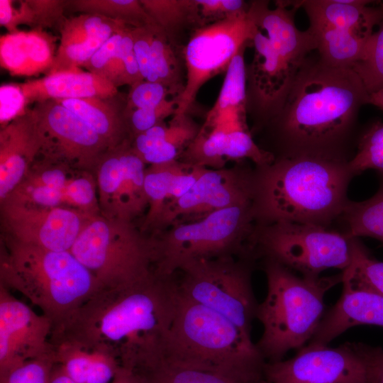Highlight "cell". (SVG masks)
<instances>
[{
	"label": "cell",
	"mask_w": 383,
	"mask_h": 383,
	"mask_svg": "<svg viewBox=\"0 0 383 383\" xmlns=\"http://www.w3.org/2000/svg\"><path fill=\"white\" fill-rule=\"evenodd\" d=\"M177 284L155 272L138 283L101 288L52 326L50 343L69 341L145 374L162 361L175 315Z\"/></svg>",
	"instance_id": "6da1fadb"
},
{
	"label": "cell",
	"mask_w": 383,
	"mask_h": 383,
	"mask_svg": "<svg viewBox=\"0 0 383 383\" xmlns=\"http://www.w3.org/2000/svg\"><path fill=\"white\" fill-rule=\"evenodd\" d=\"M367 91L351 68L307 59L277 115L270 120L276 157L315 155L350 161L348 148Z\"/></svg>",
	"instance_id": "7a4b0ae2"
},
{
	"label": "cell",
	"mask_w": 383,
	"mask_h": 383,
	"mask_svg": "<svg viewBox=\"0 0 383 383\" xmlns=\"http://www.w3.org/2000/svg\"><path fill=\"white\" fill-rule=\"evenodd\" d=\"M349 161L315 155L276 157L253 174L257 226L277 222L333 227L349 199Z\"/></svg>",
	"instance_id": "3957f363"
},
{
	"label": "cell",
	"mask_w": 383,
	"mask_h": 383,
	"mask_svg": "<svg viewBox=\"0 0 383 383\" xmlns=\"http://www.w3.org/2000/svg\"><path fill=\"white\" fill-rule=\"evenodd\" d=\"M162 363L265 382L266 360L251 336L221 314L187 299L179 289Z\"/></svg>",
	"instance_id": "277c9868"
},
{
	"label": "cell",
	"mask_w": 383,
	"mask_h": 383,
	"mask_svg": "<svg viewBox=\"0 0 383 383\" xmlns=\"http://www.w3.org/2000/svg\"><path fill=\"white\" fill-rule=\"evenodd\" d=\"M0 284L22 294L59 323L102 288L70 251H53L4 237Z\"/></svg>",
	"instance_id": "5b68a950"
},
{
	"label": "cell",
	"mask_w": 383,
	"mask_h": 383,
	"mask_svg": "<svg viewBox=\"0 0 383 383\" xmlns=\"http://www.w3.org/2000/svg\"><path fill=\"white\" fill-rule=\"evenodd\" d=\"M264 271L267 292L256 313L263 332L255 345L266 362H276L312 338L326 313L325 294L342 282L343 273L299 276L269 260H265Z\"/></svg>",
	"instance_id": "8992f818"
},
{
	"label": "cell",
	"mask_w": 383,
	"mask_h": 383,
	"mask_svg": "<svg viewBox=\"0 0 383 383\" xmlns=\"http://www.w3.org/2000/svg\"><path fill=\"white\" fill-rule=\"evenodd\" d=\"M256 226L252 202L172 226L152 237L155 273L173 277L177 271L193 261L238 252L251 255Z\"/></svg>",
	"instance_id": "52a82bcc"
},
{
	"label": "cell",
	"mask_w": 383,
	"mask_h": 383,
	"mask_svg": "<svg viewBox=\"0 0 383 383\" xmlns=\"http://www.w3.org/2000/svg\"><path fill=\"white\" fill-rule=\"evenodd\" d=\"M70 251L102 288L129 286L155 272L152 238L133 222L92 216Z\"/></svg>",
	"instance_id": "ba28073f"
},
{
	"label": "cell",
	"mask_w": 383,
	"mask_h": 383,
	"mask_svg": "<svg viewBox=\"0 0 383 383\" xmlns=\"http://www.w3.org/2000/svg\"><path fill=\"white\" fill-rule=\"evenodd\" d=\"M354 239L334 227L277 222L256 226L251 249L252 255L317 277L327 269L343 271L350 265Z\"/></svg>",
	"instance_id": "9c48e42d"
},
{
	"label": "cell",
	"mask_w": 383,
	"mask_h": 383,
	"mask_svg": "<svg viewBox=\"0 0 383 383\" xmlns=\"http://www.w3.org/2000/svg\"><path fill=\"white\" fill-rule=\"evenodd\" d=\"M177 287L187 299L227 318L250 336L258 304L248 262L233 255L191 262L179 270Z\"/></svg>",
	"instance_id": "30bf717a"
},
{
	"label": "cell",
	"mask_w": 383,
	"mask_h": 383,
	"mask_svg": "<svg viewBox=\"0 0 383 383\" xmlns=\"http://www.w3.org/2000/svg\"><path fill=\"white\" fill-rule=\"evenodd\" d=\"M257 28L248 9L203 26L193 33L184 48L186 82L181 94L175 97L178 104L174 116L187 114L201 87L226 71L238 51L252 42Z\"/></svg>",
	"instance_id": "8fae6325"
},
{
	"label": "cell",
	"mask_w": 383,
	"mask_h": 383,
	"mask_svg": "<svg viewBox=\"0 0 383 383\" xmlns=\"http://www.w3.org/2000/svg\"><path fill=\"white\" fill-rule=\"evenodd\" d=\"M266 383H369L362 343L307 344L286 360L266 362Z\"/></svg>",
	"instance_id": "7c38bea8"
},
{
	"label": "cell",
	"mask_w": 383,
	"mask_h": 383,
	"mask_svg": "<svg viewBox=\"0 0 383 383\" xmlns=\"http://www.w3.org/2000/svg\"><path fill=\"white\" fill-rule=\"evenodd\" d=\"M253 174L254 170L242 166L206 167L190 189L164 210L152 231L156 235L172 226L201 219L221 209L252 203Z\"/></svg>",
	"instance_id": "4fadbf2b"
},
{
	"label": "cell",
	"mask_w": 383,
	"mask_h": 383,
	"mask_svg": "<svg viewBox=\"0 0 383 383\" xmlns=\"http://www.w3.org/2000/svg\"><path fill=\"white\" fill-rule=\"evenodd\" d=\"M43 138L40 156L94 173L101 156L113 148L75 113L55 100L33 107Z\"/></svg>",
	"instance_id": "5bb4252c"
},
{
	"label": "cell",
	"mask_w": 383,
	"mask_h": 383,
	"mask_svg": "<svg viewBox=\"0 0 383 383\" xmlns=\"http://www.w3.org/2000/svg\"><path fill=\"white\" fill-rule=\"evenodd\" d=\"M131 143L128 138L109 149L94 171L100 213L106 218L133 222L148 207L145 164L132 150Z\"/></svg>",
	"instance_id": "9a60e30c"
},
{
	"label": "cell",
	"mask_w": 383,
	"mask_h": 383,
	"mask_svg": "<svg viewBox=\"0 0 383 383\" xmlns=\"http://www.w3.org/2000/svg\"><path fill=\"white\" fill-rule=\"evenodd\" d=\"M0 204L4 236L53 251H70L93 216L68 206L30 207L6 201Z\"/></svg>",
	"instance_id": "2e32d148"
},
{
	"label": "cell",
	"mask_w": 383,
	"mask_h": 383,
	"mask_svg": "<svg viewBox=\"0 0 383 383\" xmlns=\"http://www.w3.org/2000/svg\"><path fill=\"white\" fill-rule=\"evenodd\" d=\"M52 322L0 284V374L52 350Z\"/></svg>",
	"instance_id": "e0dca14e"
},
{
	"label": "cell",
	"mask_w": 383,
	"mask_h": 383,
	"mask_svg": "<svg viewBox=\"0 0 383 383\" xmlns=\"http://www.w3.org/2000/svg\"><path fill=\"white\" fill-rule=\"evenodd\" d=\"M252 43L255 48L250 73L252 96L262 116L270 121L281 111L301 67L284 57L259 28Z\"/></svg>",
	"instance_id": "ac0fdd59"
},
{
	"label": "cell",
	"mask_w": 383,
	"mask_h": 383,
	"mask_svg": "<svg viewBox=\"0 0 383 383\" xmlns=\"http://www.w3.org/2000/svg\"><path fill=\"white\" fill-rule=\"evenodd\" d=\"M343 273V292L338 301L326 311L308 344L328 345L348 329L359 325L383 327V296Z\"/></svg>",
	"instance_id": "d6986e66"
},
{
	"label": "cell",
	"mask_w": 383,
	"mask_h": 383,
	"mask_svg": "<svg viewBox=\"0 0 383 383\" xmlns=\"http://www.w3.org/2000/svg\"><path fill=\"white\" fill-rule=\"evenodd\" d=\"M42 148V135L33 108L1 128L0 201L24 179Z\"/></svg>",
	"instance_id": "ffe728a7"
},
{
	"label": "cell",
	"mask_w": 383,
	"mask_h": 383,
	"mask_svg": "<svg viewBox=\"0 0 383 383\" xmlns=\"http://www.w3.org/2000/svg\"><path fill=\"white\" fill-rule=\"evenodd\" d=\"M287 3H277L270 9L266 1H253L249 12L260 30H265L274 48L287 60L302 67L309 54L316 50V42L308 29L299 30L294 23V14L296 9L292 6L287 9Z\"/></svg>",
	"instance_id": "44dd1931"
},
{
	"label": "cell",
	"mask_w": 383,
	"mask_h": 383,
	"mask_svg": "<svg viewBox=\"0 0 383 383\" xmlns=\"http://www.w3.org/2000/svg\"><path fill=\"white\" fill-rule=\"evenodd\" d=\"M205 168L179 160L146 168L145 189L148 207L140 231H152L164 210L190 189Z\"/></svg>",
	"instance_id": "7402d4cb"
},
{
	"label": "cell",
	"mask_w": 383,
	"mask_h": 383,
	"mask_svg": "<svg viewBox=\"0 0 383 383\" xmlns=\"http://www.w3.org/2000/svg\"><path fill=\"white\" fill-rule=\"evenodd\" d=\"M57 38L42 29L19 30L0 37L1 67L13 76L48 74L57 49Z\"/></svg>",
	"instance_id": "603a6c76"
},
{
	"label": "cell",
	"mask_w": 383,
	"mask_h": 383,
	"mask_svg": "<svg viewBox=\"0 0 383 383\" xmlns=\"http://www.w3.org/2000/svg\"><path fill=\"white\" fill-rule=\"evenodd\" d=\"M19 84L28 104L90 97L111 99L118 94V88L110 81L80 68L47 74Z\"/></svg>",
	"instance_id": "cb8c5ba5"
},
{
	"label": "cell",
	"mask_w": 383,
	"mask_h": 383,
	"mask_svg": "<svg viewBox=\"0 0 383 383\" xmlns=\"http://www.w3.org/2000/svg\"><path fill=\"white\" fill-rule=\"evenodd\" d=\"M199 129L188 114L173 116L168 124L162 122L132 138L131 149L145 165L178 160Z\"/></svg>",
	"instance_id": "d4e9b609"
},
{
	"label": "cell",
	"mask_w": 383,
	"mask_h": 383,
	"mask_svg": "<svg viewBox=\"0 0 383 383\" xmlns=\"http://www.w3.org/2000/svg\"><path fill=\"white\" fill-rule=\"evenodd\" d=\"M363 0H306L293 1L296 9L302 7L310 22L321 23L333 27L353 30L366 37L383 18V3L369 6Z\"/></svg>",
	"instance_id": "484cf974"
},
{
	"label": "cell",
	"mask_w": 383,
	"mask_h": 383,
	"mask_svg": "<svg viewBox=\"0 0 383 383\" xmlns=\"http://www.w3.org/2000/svg\"><path fill=\"white\" fill-rule=\"evenodd\" d=\"M247 45L235 55L226 70L218 96L209 111L204 126L222 124L248 126L245 119L247 99L244 60Z\"/></svg>",
	"instance_id": "4316f807"
},
{
	"label": "cell",
	"mask_w": 383,
	"mask_h": 383,
	"mask_svg": "<svg viewBox=\"0 0 383 383\" xmlns=\"http://www.w3.org/2000/svg\"><path fill=\"white\" fill-rule=\"evenodd\" d=\"M96 97L55 100L78 116L113 147L121 145L129 134L123 111ZM124 110V109H123Z\"/></svg>",
	"instance_id": "83f0119b"
},
{
	"label": "cell",
	"mask_w": 383,
	"mask_h": 383,
	"mask_svg": "<svg viewBox=\"0 0 383 383\" xmlns=\"http://www.w3.org/2000/svg\"><path fill=\"white\" fill-rule=\"evenodd\" d=\"M308 29L315 38L320 59L339 68L352 69L361 59L370 37L317 22H310Z\"/></svg>",
	"instance_id": "f1b7e54d"
},
{
	"label": "cell",
	"mask_w": 383,
	"mask_h": 383,
	"mask_svg": "<svg viewBox=\"0 0 383 383\" xmlns=\"http://www.w3.org/2000/svg\"><path fill=\"white\" fill-rule=\"evenodd\" d=\"M377 192L363 201L348 202L338 224L339 230L354 238L371 237L383 243V176Z\"/></svg>",
	"instance_id": "f546056e"
},
{
	"label": "cell",
	"mask_w": 383,
	"mask_h": 383,
	"mask_svg": "<svg viewBox=\"0 0 383 383\" xmlns=\"http://www.w3.org/2000/svg\"><path fill=\"white\" fill-rule=\"evenodd\" d=\"M67 10L100 15L133 28L156 25L140 0H68Z\"/></svg>",
	"instance_id": "4dcf8cb0"
},
{
	"label": "cell",
	"mask_w": 383,
	"mask_h": 383,
	"mask_svg": "<svg viewBox=\"0 0 383 383\" xmlns=\"http://www.w3.org/2000/svg\"><path fill=\"white\" fill-rule=\"evenodd\" d=\"M140 2L169 40L182 28L201 18L195 0H140Z\"/></svg>",
	"instance_id": "1f68e13d"
},
{
	"label": "cell",
	"mask_w": 383,
	"mask_h": 383,
	"mask_svg": "<svg viewBox=\"0 0 383 383\" xmlns=\"http://www.w3.org/2000/svg\"><path fill=\"white\" fill-rule=\"evenodd\" d=\"M146 81L160 83L178 96L184 89L173 48L165 32L158 26L154 34L150 52V72ZM175 96V97H177Z\"/></svg>",
	"instance_id": "d6a6232c"
},
{
	"label": "cell",
	"mask_w": 383,
	"mask_h": 383,
	"mask_svg": "<svg viewBox=\"0 0 383 383\" xmlns=\"http://www.w3.org/2000/svg\"><path fill=\"white\" fill-rule=\"evenodd\" d=\"M126 26L114 21L84 42L68 45H59L52 67L48 74L79 69L113 33Z\"/></svg>",
	"instance_id": "836d02e7"
},
{
	"label": "cell",
	"mask_w": 383,
	"mask_h": 383,
	"mask_svg": "<svg viewBox=\"0 0 383 383\" xmlns=\"http://www.w3.org/2000/svg\"><path fill=\"white\" fill-rule=\"evenodd\" d=\"M379 26L369 38L361 59L352 68L368 94L383 87V18Z\"/></svg>",
	"instance_id": "e575fe53"
},
{
	"label": "cell",
	"mask_w": 383,
	"mask_h": 383,
	"mask_svg": "<svg viewBox=\"0 0 383 383\" xmlns=\"http://www.w3.org/2000/svg\"><path fill=\"white\" fill-rule=\"evenodd\" d=\"M64 204L89 215H101L95 175L77 171L62 189Z\"/></svg>",
	"instance_id": "d590c367"
},
{
	"label": "cell",
	"mask_w": 383,
	"mask_h": 383,
	"mask_svg": "<svg viewBox=\"0 0 383 383\" xmlns=\"http://www.w3.org/2000/svg\"><path fill=\"white\" fill-rule=\"evenodd\" d=\"M354 176L367 170L383 176V123L371 125L358 140L357 150L348 162Z\"/></svg>",
	"instance_id": "8d00e7d4"
},
{
	"label": "cell",
	"mask_w": 383,
	"mask_h": 383,
	"mask_svg": "<svg viewBox=\"0 0 383 383\" xmlns=\"http://www.w3.org/2000/svg\"><path fill=\"white\" fill-rule=\"evenodd\" d=\"M142 375L145 383H266L246 382L218 373L163 363Z\"/></svg>",
	"instance_id": "74e56055"
},
{
	"label": "cell",
	"mask_w": 383,
	"mask_h": 383,
	"mask_svg": "<svg viewBox=\"0 0 383 383\" xmlns=\"http://www.w3.org/2000/svg\"><path fill=\"white\" fill-rule=\"evenodd\" d=\"M345 270L383 296V261L374 258L358 238L354 239L352 262Z\"/></svg>",
	"instance_id": "f35d334b"
},
{
	"label": "cell",
	"mask_w": 383,
	"mask_h": 383,
	"mask_svg": "<svg viewBox=\"0 0 383 383\" xmlns=\"http://www.w3.org/2000/svg\"><path fill=\"white\" fill-rule=\"evenodd\" d=\"M77 171L67 164L39 156L21 182L33 186L62 189Z\"/></svg>",
	"instance_id": "ab89813d"
},
{
	"label": "cell",
	"mask_w": 383,
	"mask_h": 383,
	"mask_svg": "<svg viewBox=\"0 0 383 383\" xmlns=\"http://www.w3.org/2000/svg\"><path fill=\"white\" fill-rule=\"evenodd\" d=\"M114 20L92 13H81L66 18L59 28L60 45H68L84 42L97 34L104 27Z\"/></svg>",
	"instance_id": "60d3db41"
},
{
	"label": "cell",
	"mask_w": 383,
	"mask_h": 383,
	"mask_svg": "<svg viewBox=\"0 0 383 383\" xmlns=\"http://www.w3.org/2000/svg\"><path fill=\"white\" fill-rule=\"evenodd\" d=\"M30 206L53 208L66 206L62 189L33 186L21 182L1 202Z\"/></svg>",
	"instance_id": "b9f144b4"
},
{
	"label": "cell",
	"mask_w": 383,
	"mask_h": 383,
	"mask_svg": "<svg viewBox=\"0 0 383 383\" xmlns=\"http://www.w3.org/2000/svg\"><path fill=\"white\" fill-rule=\"evenodd\" d=\"M55 364L54 350L0 374V383H48Z\"/></svg>",
	"instance_id": "7bdbcfd3"
},
{
	"label": "cell",
	"mask_w": 383,
	"mask_h": 383,
	"mask_svg": "<svg viewBox=\"0 0 383 383\" xmlns=\"http://www.w3.org/2000/svg\"><path fill=\"white\" fill-rule=\"evenodd\" d=\"M177 100L174 97L172 99H166L155 107L123 113L131 138L162 123L167 117L174 116L177 111Z\"/></svg>",
	"instance_id": "ee69618b"
},
{
	"label": "cell",
	"mask_w": 383,
	"mask_h": 383,
	"mask_svg": "<svg viewBox=\"0 0 383 383\" xmlns=\"http://www.w3.org/2000/svg\"><path fill=\"white\" fill-rule=\"evenodd\" d=\"M170 94L164 85L143 80L131 87L123 113L157 106L167 99Z\"/></svg>",
	"instance_id": "f6af8a7d"
},
{
	"label": "cell",
	"mask_w": 383,
	"mask_h": 383,
	"mask_svg": "<svg viewBox=\"0 0 383 383\" xmlns=\"http://www.w3.org/2000/svg\"><path fill=\"white\" fill-rule=\"evenodd\" d=\"M33 10L32 29L56 27L59 29L65 19L67 0H27Z\"/></svg>",
	"instance_id": "bcb514c9"
},
{
	"label": "cell",
	"mask_w": 383,
	"mask_h": 383,
	"mask_svg": "<svg viewBox=\"0 0 383 383\" xmlns=\"http://www.w3.org/2000/svg\"><path fill=\"white\" fill-rule=\"evenodd\" d=\"M28 101L19 84H4L0 87L1 128L24 115Z\"/></svg>",
	"instance_id": "7dc6e473"
},
{
	"label": "cell",
	"mask_w": 383,
	"mask_h": 383,
	"mask_svg": "<svg viewBox=\"0 0 383 383\" xmlns=\"http://www.w3.org/2000/svg\"><path fill=\"white\" fill-rule=\"evenodd\" d=\"M33 10L27 0L20 1L19 6H13L11 0H0V24L8 33L18 32V26L27 25L32 28Z\"/></svg>",
	"instance_id": "c3c4849f"
},
{
	"label": "cell",
	"mask_w": 383,
	"mask_h": 383,
	"mask_svg": "<svg viewBox=\"0 0 383 383\" xmlns=\"http://www.w3.org/2000/svg\"><path fill=\"white\" fill-rule=\"evenodd\" d=\"M158 26L148 25L145 26L132 27L133 50L138 61L141 74L145 80L150 72V52L154 34Z\"/></svg>",
	"instance_id": "681fc988"
},
{
	"label": "cell",
	"mask_w": 383,
	"mask_h": 383,
	"mask_svg": "<svg viewBox=\"0 0 383 383\" xmlns=\"http://www.w3.org/2000/svg\"><path fill=\"white\" fill-rule=\"evenodd\" d=\"M126 26L113 33L82 67L88 72L101 76L105 68L119 53Z\"/></svg>",
	"instance_id": "f907efd6"
},
{
	"label": "cell",
	"mask_w": 383,
	"mask_h": 383,
	"mask_svg": "<svg viewBox=\"0 0 383 383\" xmlns=\"http://www.w3.org/2000/svg\"><path fill=\"white\" fill-rule=\"evenodd\" d=\"M132 27L126 26L121 42V56L123 66V85L131 87L145 80L141 74L133 50Z\"/></svg>",
	"instance_id": "816d5d0a"
},
{
	"label": "cell",
	"mask_w": 383,
	"mask_h": 383,
	"mask_svg": "<svg viewBox=\"0 0 383 383\" xmlns=\"http://www.w3.org/2000/svg\"><path fill=\"white\" fill-rule=\"evenodd\" d=\"M201 17L221 20L231 15L249 9L245 1L241 0H195Z\"/></svg>",
	"instance_id": "f5cc1de1"
},
{
	"label": "cell",
	"mask_w": 383,
	"mask_h": 383,
	"mask_svg": "<svg viewBox=\"0 0 383 383\" xmlns=\"http://www.w3.org/2000/svg\"><path fill=\"white\" fill-rule=\"evenodd\" d=\"M95 351L94 362L86 383H111L121 367L109 354Z\"/></svg>",
	"instance_id": "db71d44e"
},
{
	"label": "cell",
	"mask_w": 383,
	"mask_h": 383,
	"mask_svg": "<svg viewBox=\"0 0 383 383\" xmlns=\"http://www.w3.org/2000/svg\"><path fill=\"white\" fill-rule=\"evenodd\" d=\"M369 383H383V350L362 343Z\"/></svg>",
	"instance_id": "11a10c76"
},
{
	"label": "cell",
	"mask_w": 383,
	"mask_h": 383,
	"mask_svg": "<svg viewBox=\"0 0 383 383\" xmlns=\"http://www.w3.org/2000/svg\"><path fill=\"white\" fill-rule=\"evenodd\" d=\"M111 383H145L144 377L131 370L120 367Z\"/></svg>",
	"instance_id": "9f6ffc18"
},
{
	"label": "cell",
	"mask_w": 383,
	"mask_h": 383,
	"mask_svg": "<svg viewBox=\"0 0 383 383\" xmlns=\"http://www.w3.org/2000/svg\"><path fill=\"white\" fill-rule=\"evenodd\" d=\"M48 383H75L62 370L61 367L55 362L52 370Z\"/></svg>",
	"instance_id": "6f0895ef"
},
{
	"label": "cell",
	"mask_w": 383,
	"mask_h": 383,
	"mask_svg": "<svg viewBox=\"0 0 383 383\" xmlns=\"http://www.w3.org/2000/svg\"><path fill=\"white\" fill-rule=\"evenodd\" d=\"M367 104H370L383 109V87L368 95Z\"/></svg>",
	"instance_id": "680465c9"
}]
</instances>
